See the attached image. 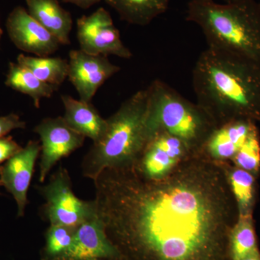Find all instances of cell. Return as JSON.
Wrapping results in <instances>:
<instances>
[{
    "label": "cell",
    "mask_w": 260,
    "mask_h": 260,
    "mask_svg": "<svg viewBox=\"0 0 260 260\" xmlns=\"http://www.w3.org/2000/svg\"><path fill=\"white\" fill-rule=\"evenodd\" d=\"M93 182L98 217L124 259L229 260L239 216L220 162L199 153L161 179L128 166L105 169Z\"/></svg>",
    "instance_id": "1"
},
{
    "label": "cell",
    "mask_w": 260,
    "mask_h": 260,
    "mask_svg": "<svg viewBox=\"0 0 260 260\" xmlns=\"http://www.w3.org/2000/svg\"><path fill=\"white\" fill-rule=\"evenodd\" d=\"M192 85L197 104L216 126L260 121V61L208 47L195 63Z\"/></svg>",
    "instance_id": "2"
},
{
    "label": "cell",
    "mask_w": 260,
    "mask_h": 260,
    "mask_svg": "<svg viewBox=\"0 0 260 260\" xmlns=\"http://www.w3.org/2000/svg\"><path fill=\"white\" fill-rule=\"evenodd\" d=\"M107 120L104 138L92 145L81 164L84 177L93 181L105 169L133 165L158 133L150 118L148 88L126 99Z\"/></svg>",
    "instance_id": "3"
},
{
    "label": "cell",
    "mask_w": 260,
    "mask_h": 260,
    "mask_svg": "<svg viewBox=\"0 0 260 260\" xmlns=\"http://www.w3.org/2000/svg\"><path fill=\"white\" fill-rule=\"evenodd\" d=\"M187 21L201 28L208 47L237 53L260 61V3L237 0H191Z\"/></svg>",
    "instance_id": "4"
},
{
    "label": "cell",
    "mask_w": 260,
    "mask_h": 260,
    "mask_svg": "<svg viewBox=\"0 0 260 260\" xmlns=\"http://www.w3.org/2000/svg\"><path fill=\"white\" fill-rule=\"evenodd\" d=\"M150 117L156 129L180 140L191 155L200 153L216 124L198 104L189 102L162 80L148 87Z\"/></svg>",
    "instance_id": "5"
},
{
    "label": "cell",
    "mask_w": 260,
    "mask_h": 260,
    "mask_svg": "<svg viewBox=\"0 0 260 260\" xmlns=\"http://www.w3.org/2000/svg\"><path fill=\"white\" fill-rule=\"evenodd\" d=\"M37 189L45 200L41 211L49 225L78 227L98 217L95 200H81L75 194L69 172L61 166L47 184Z\"/></svg>",
    "instance_id": "6"
},
{
    "label": "cell",
    "mask_w": 260,
    "mask_h": 260,
    "mask_svg": "<svg viewBox=\"0 0 260 260\" xmlns=\"http://www.w3.org/2000/svg\"><path fill=\"white\" fill-rule=\"evenodd\" d=\"M77 36L80 49L94 55H114L129 59L131 51L121 41L110 13L100 8L77 20Z\"/></svg>",
    "instance_id": "7"
},
{
    "label": "cell",
    "mask_w": 260,
    "mask_h": 260,
    "mask_svg": "<svg viewBox=\"0 0 260 260\" xmlns=\"http://www.w3.org/2000/svg\"><path fill=\"white\" fill-rule=\"evenodd\" d=\"M34 131L40 138L42 150L39 180L44 183L57 162L81 148L85 138L71 129L63 116L45 118Z\"/></svg>",
    "instance_id": "8"
},
{
    "label": "cell",
    "mask_w": 260,
    "mask_h": 260,
    "mask_svg": "<svg viewBox=\"0 0 260 260\" xmlns=\"http://www.w3.org/2000/svg\"><path fill=\"white\" fill-rule=\"evenodd\" d=\"M191 155L180 140L159 130L132 166L143 177L159 179L167 176Z\"/></svg>",
    "instance_id": "9"
},
{
    "label": "cell",
    "mask_w": 260,
    "mask_h": 260,
    "mask_svg": "<svg viewBox=\"0 0 260 260\" xmlns=\"http://www.w3.org/2000/svg\"><path fill=\"white\" fill-rule=\"evenodd\" d=\"M69 56L68 78L82 102H91L103 84L121 70L107 56L94 55L81 49L72 50Z\"/></svg>",
    "instance_id": "10"
},
{
    "label": "cell",
    "mask_w": 260,
    "mask_h": 260,
    "mask_svg": "<svg viewBox=\"0 0 260 260\" xmlns=\"http://www.w3.org/2000/svg\"><path fill=\"white\" fill-rule=\"evenodd\" d=\"M41 150L40 142L30 140L20 151L0 166L2 186L13 195L18 208L17 216L18 218L24 216L29 203V186Z\"/></svg>",
    "instance_id": "11"
},
{
    "label": "cell",
    "mask_w": 260,
    "mask_h": 260,
    "mask_svg": "<svg viewBox=\"0 0 260 260\" xmlns=\"http://www.w3.org/2000/svg\"><path fill=\"white\" fill-rule=\"evenodd\" d=\"M6 28L15 47L37 56L51 55L61 45L23 7L18 6L12 10L7 19Z\"/></svg>",
    "instance_id": "12"
},
{
    "label": "cell",
    "mask_w": 260,
    "mask_h": 260,
    "mask_svg": "<svg viewBox=\"0 0 260 260\" xmlns=\"http://www.w3.org/2000/svg\"><path fill=\"white\" fill-rule=\"evenodd\" d=\"M59 260H125L108 237L99 217L88 220L77 229L74 241Z\"/></svg>",
    "instance_id": "13"
},
{
    "label": "cell",
    "mask_w": 260,
    "mask_h": 260,
    "mask_svg": "<svg viewBox=\"0 0 260 260\" xmlns=\"http://www.w3.org/2000/svg\"><path fill=\"white\" fill-rule=\"evenodd\" d=\"M256 129L255 121L247 119H234L217 126L200 153L217 162L231 160Z\"/></svg>",
    "instance_id": "14"
},
{
    "label": "cell",
    "mask_w": 260,
    "mask_h": 260,
    "mask_svg": "<svg viewBox=\"0 0 260 260\" xmlns=\"http://www.w3.org/2000/svg\"><path fill=\"white\" fill-rule=\"evenodd\" d=\"M64 107L65 122L76 133L88 138L93 144L104 138L107 129V120L104 119L91 102L76 100L68 95H61Z\"/></svg>",
    "instance_id": "15"
},
{
    "label": "cell",
    "mask_w": 260,
    "mask_h": 260,
    "mask_svg": "<svg viewBox=\"0 0 260 260\" xmlns=\"http://www.w3.org/2000/svg\"><path fill=\"white\" fill-rule=\"evenodd\" d=\"M25 3L32 18L55 37L61 45L70 44L73 18L58 0H25Z\"/></svg>",
    "instance_id": "16"
},
{
    "label": "cell",
    "mask_w": 260,
    "mask_h": 260,
    "mask_svg": "<svg viewBox=\"0 0 260 260\" xmlns=\"http://www.w3.org/2000/svg\"><path fill=\"white\" fill-rule=\"evenodd\" d=\"M5 83L9 88L31 98L37 109L40 108L43 99L51 98L59 88L39 80L30 70L18 62H10Z\"/></svg>",
    "instance_id": "17"
},
{
    "label": "cell",
    "mask_w": 260,
    "mask_h": 260,
    "mask_svg": "<svg viewBox=\"0 0 260 260\" xmlns=\"http://www.w3.org/2000/svg\"><path fill=\"white\" fill-rule=\"evenodd\" d=\"M171 0H107L121 20L133 25H145L164 14Z\"/></svg>",
    "instance_id": "18"
},
{
    "label": "cell",
    "mask_w": 260,
    "mask_h": 260,
    "mask_svg": "<svg viewBox=\"0 0 260 260\" xmlns=\"http://www.w3.org/2000/svg\"><path fill=\"white\" fill-rule=\"evenodd\" d=\"M220 162L235 200L239 215L251 214L254 200V175L235 166L232 167L227 161Z\"/></svg>",
    "instance_id": "19"
},
{
    "label": "cell",
    "mask_w": 260,
    "mask_h": 260,
    "mask_svg": "<svg viewBox=\"0 0 260 260\" xmlns=\"http://www.w3.org/2000/svg\"><path fill=\"white\" fill-rule=\"evenodd\" d=\"M17 62L32 72L44 83L59 87L68 78V61L61 57L19 54Z\"/></svg>",
    "instance_id": "20"
},
{
    "label": "cell",
    "mask_w": 260,
    "mask_h": 260,
    "mask_svg": "<svg viewBox=\"0 0 260 260\" xmlns=\"http://www.w3.org/2000/svg\"><path fill=\"white\" fill-rule=\"evenodd\" d=\"M259 250L251 214L239 215L229 238V260H240Z\"/></svg>",
    "instance_id": "21"
},
{
    "label": "cell",
    "mask_w": 260,
    "mask_h": 260,
    "mask_svg": "<svg viewBox=\"0 0 260 260\" xmlns=\"http://www.w3.org/2000/svg\"><path fill=\"white\" fill-rule=\"evenodd\" d=\"M78 227L49 225L44 234V245L40 250L41 260H59L66 254L73 241Z\"/></svg>",
    "instance_id": "22"
},
{
    "label": "cell",
    "mask_w": 260,
    "mask_h": 260,
    "mask_svg": "<svg viewBox=\"0 0 260 260\" xmlns=\"http://www.w3.org/2000/svg\"><path fill=\"white\" fill-rule=\"evenodd\" d=\"M234 166L254 175L260 169V138L257 128L251 133L232 160Z\"/></svg>",
    "instance_id": "23"
},
{
    "label": "cell",
    "mask_w": 260,
    "mask_h": 260,
    "mask_svg": "<svg viewBox=\"0 0 260 260\" xmlns=\"http://www.w3.org/2000/svg\"><path fill=\"white\" fill-rule=\"evenodd\" d=\"M26 123L16 114L0 116V139L14 129H25Z\"/></svg>",
    "instance_id": "24"
},
{
    "label": "cell",
    "mask_w": 260,
    "mask_h": 260,
    "mask_svg": "<svg viewBox=\"0 0 260 260\" xmlns=\"http://www.w3.org/2000/svg\"><path fill=\"white\" fill-rule=\"evenodd\" d=\"M22 148L13 137L8 136L0 139V165L6 162L15 154L20 151Z\"/></svg>",
    "instance_id": "25"
},
{
    "label": "cell",
    "mask_w": 260,
    "mask_h": 260,
    "mask_svg": "<svg viewBox=\"0 0 260 260\" xmlns=\"http://www.w3.org/2000/svg\"><path fill=\"white\" fill-rule=\"evenodd\" d=\"M101 1L102 0H62L63 3H70V4L76 5L83 9H88ZM104 1L106 2L107 0H104Z\"/></svg>",
    "instance_id": "26"
},
{
    "label": "cell",
    "mask_w": 260,
    "mask_h": 260,
    "mask_svg": "<svg viewBox=\"0 0 260 260\" xmlns=\"http://www.w3.org/2000/svg\"><path fill=\"white\" fill-rule=\"evenodd\" d=\"M240 260H260V251H254Z\"/></svg>",
    "instance_id": "27"
},
{
    "label": "cell",
    "mask_w": 260,
    "mask_h": 260,
    "mask_svg": "<svg viewBox=\"0 0 260 260\" xmlns=\"http://www.w3.org/2000/svg\"><path fill=\"white\" fill-rule=\"evenodd\" d=\"M224 3H232V2L237 1V0H223Z\"/></svg>",
    "instance_id": "28"
},
{
    "label": "cell",
    "mask_w": 260,
    "mask_h": 260,
    "mask_svg": "<svg viewBox=\"0 0 260 260\" xmlns=\"http://www.w3.org/2000/svg\"><path fill=\"white\" fill-rule=\"evenodd\" d=\"M3 29L0 28V40H1L2 36H3Z\"/></svg>",
    "instance_id": "29"
},
{
    "label": "cell",
    "mask_w": 260,
    "mask_h": 260,
    "mask_svg": "<svg viewBox=\"0 0 260 260\" xmlns=\"http://www.w3.org/2000/svg\"><path fill=\"white\" fill-rule=\"evenodd\" d=\"M2 186V183H1V181H0V186ZM0 195H2V193H0Z\"/></svg>",
    "instance_id": "30"
},
{
    "label": "cell",
    "mask_w": 260,
    "mask_h": 260,
    "mask_svg": "<svg viewBox=\"0 0 260 260\" xmlns=\"http://www.w3.org/2000/svg\"><path fill=\"white\" fill-rule=\"evenodd\" d=\"M259 3H260V0H259Z\"/></svg>",
    "instance_id": "31"
}]
</instances>
